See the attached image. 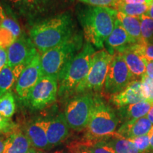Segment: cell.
Wrapping results in <instances>:
<instances>
[{
  "label": "cell",
  "mask_w": 153,
  "mask_h": 153,
  "mask_svg": "<svg viewBox=\"0 0 153 153\" xmlns=\"http://www.w3.org/2000/svg\"><path fill=\"white\" fill-rule=\"evenodd\" d=\"M7 64L20 76L38 52L30 37L22 35L7 49Z\"/></svg>",
  "instance_id": "obj_8"
},
{
  "label": "cell",
  "mask_w": 153,
  "mask_h": 153,
  "mask_svg": "<svg viewBox=\"0 0 153 153\" xmlns=\"http://www.w3.org/2000/svg\"><path fill=\"white\" fill-rule=\"evenodd\" d=\"M69 153H91L86 143H73L68 145Z\"/></svg>",
  "instance_id": "obj_35"
},
{
  "label": "cell",
  "mask_w": 153,
  "mask_h": 153,
  "mask_svg": "<svg viewBox=\"0 0 153 153\" xmlns=\"http://www.w3.org/2000/svg\"><path fill=\"white\" fill-rule=\"evenodd\" d=\"M117 19L128 34L134 44L142 43L141 25L140 17H135L124 14L118 11Z\"/></svg>",
  "instance_id": "obj_20"
},
{
  "label": "cell",
  "mask_w": 153,
  "mask_h": 153,
  "mask_svg": "<svg viewBox=\"0 0 153 153\" xmlns=\"http://www.w3.org/2000/svg\"><path fill=\"white\" fill-rule=\"evenodd\" d=\"M143 94L145 100L153 103V79L149 77L146 74L141 79Z\"/></svg>",
  "instance_id": "obj_29"
},
{
  "label": "cell",
  "mask_w": 153,
  "mask_h": 153,
  "mask_svg": "<svg viewBox=\"0 0 153 153\" xmlns=\"http://www.w3.org/2000/svg\"><path fill=\"white\" fill-rule=\"evenodd\" d=\"M152 103L144 100L136 104H133L119 108V116L124 122L136 120L145 117L150 111Z\"/></svg>",
  "instance_id": "obj_19"
},
{
  "label": "cell",
  "mask_w": 153,
  "mask_h": 153,
  "mask_svg": "<svg viewBox=\"0 0 153 153\" xmlns=\"http://www.w3.org/2000/svg\"><path fill=\"white\" fill-rule=\"evenodd\" d=\"M135 146L136 147V148L140 151V153H143L147 150V149L148 148L149 145H150V137L149 135H142V136H138L136 137H134V138L130 140Z\"/></svg>",
  "instance_id": "obj_33"
},
{
  "label": "cell",
  "mask_w": 153,
  "mask_h": 153,
  "mask_svg": "<svg viewBox=\"0 0 153 153\" xmlns=\"http://www.w3.org/2000/svg\"><path fill=\"white\" fill-rule=\"evenodd\" d=\"M47 121L45 120H36L25 127L24 134L34 148L38 150L51 148L47 137Z\"/></svg>",
  "instance_id": "obj_13"
},
{
  "label": "cell",
  "mask_w": 153,
  "mask_h": 153,
  "mask_svg": "<svg viewBox=\"0 0 153 153\" xmlns=\"http://www.w3.org/2000/svg\"><path fill=\"white\" fill-rule=\"evenodd\" d=\"M74 34V22L69 13H63L32 26L29 37L38 52L43 54L62 43Z\"/></svg>",
  "instance_id": "obj_1"
},
{
  "label": "cell",
  "mask_w": 153,
  "mask_h": 153,
  "mask_svg": "<svg viewBox=\"0 0 153 153\" xmlns=\"http://www.w3.org/2000/svg\"><path fill=\"white\" fill-rule=\"evenodd\" d=\"M16 39L11 31L0 26V47L7 50Z\"/></svg>",
  "instance_id": "obj_31"
},
{
  "label": "cell",
  "mask_w": 153,
  "mask_h": 153,
  "mask_svg": "<svg viewBox=\"0 0 153 153\" xmlns=\"http://www.w3.org/2000/svg\"><path fill=\"white\" fill-rule=\"evenodd\" d=\"M69 127L65 114H60L47 121V137L51 148L62 143L69 135Z\"/></svg>",
  "instance_id": "obj_16"
},
{
  "label": "cell",
  "mask_w": 153,
  "mask_h": 153,
  "mask_svg": "<svg viewBox=\"0 0 153 153\" xmlns=\"http://www.w3.org/2000/svg\"><path fill=\"white\" fill-rule=\"evenodd\" d=\"M79 1L89 6L110 7L116 9L121 0H79Z\"/></svg>",
  "instance_id": "obj_30"
},
{
  "label": "cell",
  "mask_w": 153,
  "mask_h": 153,
  "mask_svg": "<svg viewBox=\"0 0 153 153\" xmlns=\"http://www.w3.org/2000/svg\"><path fill=\"white\" fill-rule=\"evenodd\" d=\"M7 63V50L0 47V72Z\"/></svg>",
  "instance_id": "obj_36"
},
{
  "label": "cell",
  "mask_w": 153,
  "mask_h": 153,
  "mask_svg": "<svg viewBox=\"0 0 153 153\" xmlns=\"http://www.w3.org/2000/svg\"><path fill=\"white\" fill-rule=\"evenodd\" d=\"M152 43H153V41H152Z\"/></svg>",
  "instance_id": "obj_46"
},
{
  "label": "cell",
  "mask_w": 153,
  "mask_h": 153,
  "mask_svg": "<svg viewBox=\"0 0 153 153\" xmlns=\"http://www.w3.org/2000/svg\"><path fill=\"white\" fill-rule=\"evenodd\" d=\"M91 153H116L114 149L106 140L97 141L94 143L86 142Z\"/></svg>",
  "instance_id": "obj_28"
},
{
  "label": "cell",
  "mask_w": 153,
  "mask_h": 153,
  "mask_svg": "<svg viewBox=\"0 0 153 153\" xmlns=\"http://www.w3.org/2000/svg\"><path fill=\"white\" fill-rule=\"evenodd\" d=\"M9 144V135L4 136L0 135V153H5Z\"/></svg>",
  "instance_id": "obj_37"
},
{
  "label": "cell",
  "mask_w": 153,
  "mask_h": 153,
  "mask_svg": "<svg viewBox=\"0 0 153 153\" xmlns=\"http://www.w3.org/2000/svg\"><path fill=\"white\" fill-rule=\"evenodd\" d=\"M41 153H64V151H63V150H56V151H54V152H41Z\"/></svg>",
  "instance_id": "obj_44"
},
{
  "label": "cell",
  "mask_w": 153,
  "mask_h": 153,
  "mask_svg": "<svg viewBox=\"0 0 153 153\" xmlns=\"http://www.w3.org/2000/svg\"><path fill=\"white\" fill-rule=\"evenodd\" d=\"M16 111V101L14 94L9 91L0 97V114L7 118H11Z\"/></svg>",
  "instance_id": "obj_26"
},
{
  "label": "cell",
  "mask_w": 153,
  "mask_h": 153,
  "mask_svg": "<svg viewBox=\"0 0 153 153\" xmlns=\"http://www.w3.org/2000/svg\"><path fill=\"white\" fill-rule=\"evenodd\" d=\"M43 75L41 65V54L33 57L19 76L16 83V94L22 101H25L28 94Z\"/></svg>",
  "instance_id": "obj_12"
},
{
  "label": "cell",
  "mask_w": 153,
  "mask_h": 153,
  "mask_svg": "<svg viewBox=\"0 0 153 153\" xmlns=\"http://www.w3.org/2000/svg\"><path fill=\"white\" fill-rule=\"evenodd\" d=\"M144 100L141 80H133L123 91L111 97L112 103L118 108Z\"/></svg>",
  "instance_id": "obj_14"
},
{
  "label": "cell",
  "mask_w": 153,
  "mask_h": 153,
  "mask_svg": "<svg viewBox=\"0 0 153 153\" xmlns=\"http://www.w3.org/2000/svg\"><path fill=\"white\" fill-rule=\"evenodd\" d=\"M152 126L147 117L124 122L116 132L118 136L131 140L138 136L148 135Z\"/></svg>",
  "instance_id": "obj_18"
},
{
  "label": "cell",
  "mask_w": 153,
  "mask_h": 153,
  "mask_svg": "<svg viewBox=\"0 0 153 153\" xmlns=\"http://www.w3.org/2000/svg\"><path fill=\"white\" fill-rule=\"evenodd\" d=\"M118 123L119 119L114 110L100 97H95L94 106L87 126V142L106 140L116 136Z\"/></svg>",
  "instance_id": "obj_4"
},
{
  "label": "cell",
  "mask_w": 153,
  "mask_h": 153,
  "mask_svg": "<svg viewBox=\"0 0 153 153\" xmlns=\"http://www.w3.org/2000/svg\"><path fill=\"white\" fill-rule=\"evenodd\" d=\"M94 97L85 93L74 97L67 105L65 116L70 128L80 131L87 128L94 106Z\"/></svg>",
  "instance_id": "obj_7"
},
{
  "label": "cell",
  "mask_w": 153,
  "mask_h": 153,
  "mask_svg": "<svg viewBox=\"0 0 153 153\" xmlns=\"http://www.w3.org/2000/svg\"><path fill=\"white\" fill-rule=\"evenodd\" d=\"M64 0H4L20 16L35 19L55 9Z\"/></svg>",
  "instance_id": "obj_11"
},
{
  "label": "cell",
  "mask_w": 153,
  "mask_h": 153,
  "mask_svg": "<svg viewBox=\"0 0 153 153\" xmlns=\"http://www.w3.org/2000/svg\"><path fill=\"white\" fill-rule=\"evenodd\" d=\"M134 80H141L146 73L145 59L140 54L136 44H133L120 52Z\"/></svg>",
  "instance_id": "obj_15"
},
{
  "label": "cell",
  "mask_w": 153,
  "mask_h": 153,
  "mask_svg": "<svg viewBox=\"0 0 153 153\" xmlns=\"http://www.w3.org/2000/svg\"><path fill=\"white\" fill-rule=\"evenodd\" d=\"M145 15H147V16L150 17L151 19H153V1H152V3H151V4L150 5L148 11H147Z\"/></svg>",
  "instance_id": "obj_42"
},
{
  "label": "cell",
  "mask_w": 153,
  "mask_h": 153,
  "mask_svg": "<svg viewBox=\"0 0 153 153\" xmlns=\"http://www.w3.org/2000/svg\"><path fill=\"white\" fill-rule=\"evenodd\" d=\"M19 76L7 63L0 72V97L11 91L14 84L16 83Z\"/></svg>",
  "instance_id": "obj_22"
},
{
  "label": "cell",
  "mask_w": 153,
  "mask_h": 153,
  "mask_svg": "<svg viewBox=\"0 0 153 153\" xmlns=\"http://www.w3.org/2000/svg\"><path fill=\"white\" fill-rule=\"evenodd\" d=\"M133 44L125 28L119 21L116 19L114 30L104 43L106 51L111 55H114L115 53L121 52L123 50Z\"/></svg>",
  "instance_id": "obj_17"
},
{
  "label": "cell",
  "mask_w": 153,
  "mask_h": 153,
  "mask_svg": "<svg viewBox=\"0 0 153 153\" xmlns=\"http://www.w3.org/2000/svg\"><path fill=\"white\" fill-rule=\"evenodd\" d=\"M118 11L110 7H84L78 13V19L83 29L84 37L94 47L102 49L114 30Z\"/></svg>",
  "instance_id": "obj_2"
},
{
  "label": "cell",
  "mask_w": 153,
  "mask_h": 153,
  "mask_svg": "<svg viewBox=\"0 0 153 153\" xmlns=\"http://www.w3.org/2000/svg\"><path fill=\"white\" fill-rule=\"evenodd\" d=\"M0 26L7 28L9 31H11L16 38L22 36V30L18 22L15 20V19L7 14L1 3H0Z\"/></svg>",
  "instance_id": "obj_25"
},
{
  "label": "cell",
  "mask_w": 153,
  "mask_h": 153,
  "mask_svg": "<svg viewBox=\"0 0 153 153\" xmlns=\"http://www.w3.org/2000/svg\"><path fill=\"white\" fill-rule=\"evenodd\" d=\"M27 153H41V151L37 150L36 148H32L29 151H28Z\"/></svg>",
  "instance_id": "obj_43"
},
{
  "label": "cell",
  "mask_w": 153,
  "mask_h": 153,
  "mask_svg": "<svg viewBox=\"0 0 153 153\" xmlns=\"http://www.w3.org/2000/svg\"><path fill=\"white\" fill-rule=\"evenodd\" d=\"M127 4H143L146 3V0H121Z\"/></svg>",
  "instance_id": "obj_40"
},
{
  "label": "cell",
  "mask_w": 153,
  "mask_h": 153,
  "mask_svg": "<svg viewBox=\"0 0 153 153\" xmlns=\"http://www.w3.org/2000/svg\"><path fill=\"white\" fill-rule=\"evenodd\" d=\"M140 54L148 61H153V43H141L136 44Z\"/></svg>",
  "instance_id": "obj_32"
},
{
  "label": "cell",
  "mask_w": 153,
  "mask_h": 153,
  "mask_svg": "<svg viewBox=\"0 0 153 153\" xmlns=\"http://www.w3.org/2000/svg\"><path fill=\"white\" fill-rule=\"evenodd\" d=\"M96 53L94 47L86 43L81 51L68 65L58 79L60 95L66 96L75 91L87 77L90 69L91 60Z\"/></svg>",
  "instance_id": "obj_5"
},
{
  "label": "cell",
  "mask_w": 153,
  "mask_h": 153,
  "mask_svg": "<svg viewBox=\"0 0 153 153\" xmlns=\"http://www.w3.org/2000/svg\"><path fill=\"white\" fill-rule=\"evenodd\" d=\"M141 25L142 43H152L153 41V19L147 15L140 16Z\"/></svg>",
  "instance_id": "obj_27"
},
{
  "label": "cell",
  "mask_w": 153,
  "mask_h": 153,
  "mask_svg": "<svg viewBox=\"0 0 153 153\" xmlns=\"http://www.w3.org/2000/svg\"><path fill=\"white\" fill-rule=\"evenodd\" d=\"M58 91V80L42 75L28 94L25 102L33 109H42L56 100Z\"/></svg>",
  "instance_id": "obj_9"
},
{
  "label": "cell",
  "mask_w": 153,
  "mask_h": 153,
  "mask_svg": "<svg viewBox=\"0 0 153 153\" xmlns=\"http://www.w3.org/2000/svg\"><path fill=\"white\" fill-rule=\"evenodd\" d=\"M149 7L150 6L147 3L127 4L121 1L116 8V10L128 16L140 17L146 14Z\"/></svg>",
  "instance_id": "obj_24"
},
{
  "label": "cell",
  "mask_w": 153,
  "mask_h": 153,
  "mask_svg": "<svg viewBox=\"0 0 153 153\" xmlns=\"http://www.w3.org/2000/svg\"><path fill=\"white\" fill-rule=\"evenodd\" d=\"M133 80V75L121 54L115 53L105 81V92L111 96L116 94L123 91Z\"/></svg>",
  "instance_id": "obj_10"
},
{
  "label": "cell",
  "mask_w": 153,
  "mask_h": 153,
  "mask_svg": "<svg viewBox=\"0 0 153 153\" xmlns=\"http://www.w3.org/2000/svg\"><path fill=\"white\" fill-rule=\"evenodd\" d=\"M106 141L116 153H140L131 140L120 137L118 135Z\"/></svg>",
  "instance_id": "obj_23"
},
{
  "label": "cell",
  "mask_w": 153,
  "mask_h": 153,
  "mask_svg": "<svg viewBox=\"0 0 153 153\" xmlns=\"http://www.w3.org/2000/svg\"><path fill=\"white\" fill-rule=\"evenodd\" d=\"M149 137H150V145L147 150L143 153H153V126L151 128L150 131L148 133Z\"/></svg>",
  "instance_id": "obj_39"
},
{
  "label": "cell",
  "mask_w": 153,
  "mask_h": 153,
  "mask_svg": "<svg viewBox=\"0 0 153 153\" xmlns=\"http://www.w3.org/2000/svg\"><path fill=\"white\" fill-rule=\"evenodd\" d=\"M152 1H153V0H146V3L148 4L149 6H150L151 4V3H152Z\"/></svg>",
  "instance_id": "obj_45"
},
{
  "label": "cell",
  "mask_w": 153,
  "mask_h": 153,
  "mask_svg": "<svg viewBox=\"0 0 153 153\" xmlns=\"http://www.w3.org/2000/svg\"><path fill=\"white\" fill-rule=\"evenodd\" d=\"M145 64H146V73L145 74L153 79V61L145 60Z\"/></svg>",
  "instance_id": "obj_38"
},
{
  "label": "cell",
  "mask_w": 153,
  "mask_h": 153,
  "mask_svg": "<svg viewBox=\"0 0 153 153\" xmlns=\"http://www.w3.org/2000/svg\"><path fill=\"white\" fill-rule=\"evenodd\" d=\"M16 130V125L11 118H7L0 114V133H11Z\"/></svg>",
  "instance_id": "obj_34"
},
{
  "label": "cell",
  "mask_w": 153,
  "mask_h": 153,
  "mask_svg": "<svg viewBox=\"0 0 153 153\" xmlns=\"http://www.w3.org/2000/svg\"><path fill=\"white\" fill-rule=\"evenodd\" d=\"M147 118H148V120L151 122V123L153 124V103L150 111H149L148 115H147Z\"/></svg>",
  "instance_id": "obj_41"
},
{
  "label": "cell",
  "mask_w": 153,
  "mask_h": 153,
  "mask_svg": "<svg viewBox=\"0 0 153 153\" xmlns=\"http://www.w3.org/2000/svg\"><path fill=\"white\" fill-rule=\"evenodd\" d=\"M31 146L24 132L15 130L9 135V144L5 153H27Z\"/></svg>",
  "instance_id": "obj_21"
},
{
  "label": "cell",
  "mask_w": 153,
  "mask_h": 153,
  "mask_svg": "<svg viewBox=\"0 0 153 153\" xmlns=\"http://www.w3.org/2000/svg\"><path fill=\"white\" fill-rule=\"evenodd\" d=\"M83 47V38L74 33L57 46L41 55L43 75L59 79L65 69Z\"/></svg>",
  "instance_id": "obj_3"
},
{
  "label": "cell",
  "mask_w": 153,
  "mask_h": 153,
  "mask_svg": "<svg viewBox=\"0 0 153 153\" xmlns=\"http://www.w3.org/2000/svg\"><path fill=\"white\" fill-rule=\"evenodd\" d=\"M113 55L106 50L97 51L92 57L91 64L87 77L76 89V93H87L88 91H99L104 87L105 81Z\"/></svg>",
  "instance_id": "obj_6"
}]
</instances>
